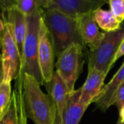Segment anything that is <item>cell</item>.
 Returning a JSON list of instances; mask_svg holds the SVG:
<instances>
[{
	"label": "cell",
	"instance_id": "6da1fadb",
	"mask_svg": "<svg viewBox=\"0 0 124 124\" xmlns=\"http://www.w3.org/2000/svg\"><path fill=\"white\" fill-rule=\"evenodd\" d=\"M40 85L34 76L23 72V98L26 116L34 124H55V104Z\"/></svg>",
	"mask_w": 124,
	"mask_h": 124
},
{
	"label": "cell",
	"instance_id": "7a4b0ae2",
	"mask_svg": "<svg viewBox=\"0 0 124 124\" xmlns=\"http://www.w3.org/2000/svg\"><path fill=\"white\" fill-rule=\"evenodd\" d=\"M42 20L50 35L55 56L73 45L85 47L81 38L78 18L70 17L58 10H42Z\"/></svg>",
	"mask_w": 124,
	"mask_h": 124
},
{
	"label": "cell",
	"instance_id": "3957f363",
	"mask_svg": "<svg viewBox=\"0 0 124 124\" xmlns=\"http://www.w3.org/2000/svg\"><path fill=\"white\" fill-rule=\"evenodd\" d=\"M42 14V10H39L26 16L27 29L23 44L22 67V72L34 76L40 85H43L38 61Z\"/></svg>",
	"mask_w": 124,
	"mask_h": 124
},
{
	"label": "cell",
	"instance_id": "277c9868",
	"mask_svg": "<svg viewBox=\"0 0 124 124\" xmlns=\"http://www.w3.org/2000/svg\"><path fill=\"white\" fill-rule=\"evenodd\" d=\"M124 39V21L119 29L105 32L104 37L94 49L87 53L88 69L96 70L108 74L115 63V58Z\"/></svg>",
	"mask_w": 124,
	"mask_h": 124
},
{
	"label": "cell",
	"instance_id": "5b68a950",
	"mask_svg": "<svg viewBox=\"0 0 124 124\" xmlns=\"http://www.w3.org/2000/svg\"><path fill=\"white\" fill-rule=\"evenodd\" d=\"M83 49L80 45H73L58 57L55 72L66 85L69 93L74 91L75 85L83 70Z\"/></svg>",
	"mask_w": 124,
	"mask_h": 124
},
{
	"label": "cell",
	"instance_id": "8992f818",
	"mask_svg": "<svg viewBox=\"0 0 124 124\" xmlns=\"http://www.w3.org/2000/svg\"><path fill=\"white\" fill-rule=\"evenodd\" d=\"M1 55L3 65V81L11 83L22 73L23 61L16 42L10 23H5V29L1 36Z\"/></svg>",
	"mask_w": 124,
	"mask_h": 124
},
{
	"label": "cell",
	"instance_id": "52a82bcc",
	"mask_svg": "<svg viewBox=\"0 0 124 124\" xmlns=\"http://www.w3.org/2000/svg\"><path fill=\"white\" fill-rule=\"evenodd\" d=\"M55 51L50 35L43 22L42 16L39 31V43L38 50V61L43 85L49 82L53 75L55 67Z\"/></svg>",
	"mask_w": 124,
	"mask_h": 124
},
{
	"label": "cell",
	"instance_id": "ba28073f",
	"mask_svg": "<svg viewBox=\"0 0 124 124\" xmlns=\"http://www.w3.org/2000/svg\"><path fill=\"white\" fill-rule=\"evenodd\" d=\"M105 4H108L106 0H50L48 9H53L77 18L85 14L95 13Z\"/></svg>",
	"mask_w": 124,
	"mask_h": 124
},
{
	"label": "cell",
	"instance_id": "9c48e42d",
	"mask_svg": "<svg viewBox=\"0 0 124 124\" xmlns=\"http://www.w3.org/2000/svg\"><path fill=\"white\" fill-rule=\"evenodd\" d=\"M107 74L96 70L88 69V76L83 85L81 87V102L88 108L99 96L104 86V80Z\"/></svg>",
	"mask_w": 124,
	"mask_h": 124
},
{
	"label": "cell",
	"instance_id": "30bf717a",
	"mask_svg": "<svg viewBox=\"0 0 124 124\" xmlns=\"http://www.w3.org/2000/svg\"><path fill=\"white\" fill-rule=\"evenodd\" d=\"M78 18L79 31L85 46L89 50L96 48L104 37L105 32H101L94 19V13L81 16Z\"/></svg>",
	"mask_w": 124,
	"mask_h": 124
},
{
	"label": "cell",
	"instance_id": "8fae6325",
	"mask_svg": "<svg viewBox=\"0 0 124 124\" xmlns=\"http://www.w3.org/2000/svg\"><path fill=\"white\" fill-rule=\"evenodd\" d=\"M44 85L47 91V93L52 97L55 104L57 110L55 124H58L63 116L69 91L66 85L55 71L53 73L52 79L49 82L45 83Z\"/></svg>",
	"mask_w": 124,
	"mask_h": 124
},
{
	"label": "cell",
	"instance_id": "7c38bea8",
	"mask_svg": "<svg viewBox=\"0 0 124 124\" xmlns=\"http://www.w3.org/2000/svg\"><path fill=\"white\" fill-rule=\"evenodd\" d=\"M81 88L69 93L63 116L58 124H79L87 107L80 101Z\"/></svg>",
	"mask_w": 124,
	"mask_h": 124
},
{
	"label": "cell",
	"instance_id": "4fadbf2b",
	"mask_svg": "<svg viewBox=\"0 0 124 124\" xmlns=\"http://www.w3.org/2000/svg\"><path fill=\"white\" fill-rule=\"evenodd\" d=\"M4 22L12 24L14 38L23 61V44L27 29L26 16L16 8L8 13Z\"/></svg>",
	"mask_w": 124,
	"mask_h": 124
},
{
	"label": "cell",
	"instance_id": "5bb4252c",
	"mask_svg": "<svg viewBox=\"0 0 124 124\" xmlns=\"http://www.w3.org/2000/svg\"><path fill=\"white\" fill-rule=\"evenodd\" d=\"M124 81V62L119 70L113 76L112 80L103 88L99 96L96 99L94 102L97 108L102 112L106 111L109 107V102L113 93L118 86Z\"/></svg>",
	"mask_w": 124,
	"mask_h": 124
},
{
	"label": "cell",
	"instance_id": "9a60e30c",
	"mask_svg": "<svg viewBox=\"0 0 124 124\" xmlns=\"http://www.w3.org/2000/svg\"><path fill=\"white\" fill-rule=\"evenodd\" d=\"M94 19L98 26L104 30V32L115 31L121 25V23L110 10H105L101 8L94 13Z\"/></svg>",
	"mask_w": 124,
	"mask_h": 124
},
{
	"label": "cell",
	"instance_id": "2e32d148",
	"mask_svg": "<svg viewBox=\"0 0 124 124\" xmlns=\"http://www.w3.org/2000/svg\"><path fill=\"white\" fill-rule=\"evenodd\" d=\"M50 0H18L17 8L26 16L50 8Z\"/></svg>",
	"mask_w": 124,
	"mask_h": 124
},
{
	"label": "cell",
	"instance_id": "e0dca14e",
	"mask_svg": "<svg viewBox=\"0 0 124 124\" xmlns=\"http://www.w3.org/2000/svg\"><path fill=\"white\" fill-rule=\"evenodd\" d=\"M14 93L16 97L18 115V124H27V116L25 111L23 98V72L16 80Z\"/></svg>",
	"mask_w": 124,
	"mask_h": 124
},
{
	"label": "cell",
	"instance_id": "ac0fdd59",
	"mask_svg": "<svg viewBox=\"0 0 124 124\" xmlns=\"http://www.w3.org/2000/svg\"><path fill=\"white\" fill-rule=\"evenodd\" d=\"M0 124H18L17 102L14 91L13 92L10 104L5 113L0 119Z\"/></svg>",
	"mask_w": 124,
	"mask_h": 124
},
{
	"label": "cell",
	"instance_id": "d6986e66",
	"mask_svg": "<svg viewBox=\"0 0 124 124\" xmlns=\"http://www.w3.org/2000/svg\"><path fill=\"white\" fill-rule=\"evenodd\" d=\"M11 83L2 81L0 85V119L5 113L12 98Z\"/></svg>",
	"mask_w": 124,
	"mask_h": 124
},
{
	"label": "cell",
	"instance_id": "ffe728a7",
	"mask_svg": "<svg viewBox=\"0 0 124 124\" xmlns=\"http://www.w3.org/2000/svg\"><path fill=\"white\" fill-rule=\"evenodd\" d=\"M110 11L122 23L124 21V0H108Z\"/></svg>",
	"mask_w": 124,
	"mask_h": 124
},
{
	"label": "cell",
	"instance_id": "44dd1931",
	"mask_svg": "<svg viewBox=\"0 0 124 124\" xmlns=\"http://www.w3.org/2000/svg\"><path fill=\"white\" fill-rule=\"evenodd\" d=\"M110 106H115L118 110L124 107V81L113 93L109 102V107Z\"/></svg>",
	"mask_w": 124,
	"mask_h": 124
},
{
	"label": "cell",
	"instance_id": "7402d4cb",
	"mask_svg": "<svg viewBox=\"0 0 124 124\" xmlns=\"http://www.w3.org/2000/svg\"><path fill=\"white\" fill-rule=\"evenodd\" d=\"M18 0H0V8L3 13V21L8 12L17 8Z\"/></svg>",
	"mask_w": 124,
	"mask_h": 124
},
{
	"label": "cell",
	"instance_id": "603a6c76",
	"mask_svg": "<svg viewBox=\"0 0 124 124\" xmlns=\"http://www.w3.org/2000/svg\"><path fill=\"white\" fill-rule=\"evenodd\" d=\"M123 55H124V39H123L122 43H121V45H120V47H119V50H118V51H117V54H116V55H115V62L117 59H119L120 57H122Z\"/></svg>",
	"mask_w": 124,
	"mask_h": 124
},
{
	"label": "cell",
	"instance_id": "cb8c5ba5",
	"mask_svg": "<svg viewBox=\"0 0 124 124\" xmlns=\"http://www.w3.org/2000/svg\"><path fill=\"white\" fill-rule=\"evenodd\" d=\"M117 124H124V107L119 110V119Z\"/></svg>",
	"mask_w": 124,
	"mask_h": 124
},
{
	"label": "cell",
	"instance_id": "d4e9b609",
	"mask_svg": "<svg viewBox=\"0 0 124 124\" xmlns=\"http://www.w3.org/2000/svg\"><path fill=\"white\" fill-rule=\"evenodd\" d=\"M4 78V71H3V65H2V55L0 53V85H1Z\"/></svg>",
	"mask_w": 124,
	"mask_h": 124
},
{
	"label": "cell",
	"instance_id": "484cf974",
	"mask_svg": "<svg viewBox=\"0 0 124 124\" xmlns=\"http://www.w3.org/2000/svg\"><path fill=\"white\" fill-rule=\"evenodd\" d=\"M5 29V23L4 22L2 18L0 17V37L2 35Z\"/></svg>",
	"mask_w": 124,
	"mask_h": 124
},
{
	"label": "cell",
	"instance_id": "4316f807",
	"mask_svg": "<svg viewBox=\"0 0 124 124\" xmlns=\"http://www.w3.org/2000/svg\"><path fill=\"white\" fill-rule=\"evenodd\" d=\"M0 17H1L3 20V13H2V11L1 10V8H0Z\"/></svg>",
	"mask_w": 124,
	"mask_h": 124
},
{
	"label": "cell",
	"instance_id": "83f0119b",
	"mask_svg": "<svg viewBox=\"0 0 124 124\" xmlns=\"http://www.w3.org/2000/svg\"><path fill=\"white\" fill-rule=\"evenodd\" d=\"M2 47V45H1V37H0V50H1Z\"/></svg>",
	"mask_w": 124,
	"mask_h": 124
},
{
	"label": "cell",
	"instance_id": "f1b7e54d",
	"mask_svg": "<svg viewBox=\"0 0 124 124\" xmlns=\"http://www.w3.org/2000/svg\"><path fill=\"white\" fill-rule=\"evenodd\" d=\"M106 1H107V3H108V0H106Z\"/></svg>",
	"mask_w": 124,
	"mask_h": 124
}]
</instances>
